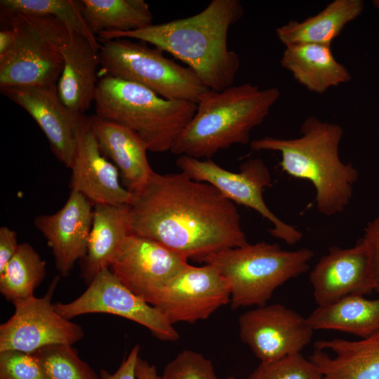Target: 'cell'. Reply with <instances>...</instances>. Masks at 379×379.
<instances>
[{
  "label": "cell",
  "instance_id": "cell-11",
  "mask_svg": "<svg viewBox=\"0 0 379 379\" xmlns=\"http://www.w3.org/2000/svg\"><path fill=\"white\" fill-rule=\"evenodd\" d=\"M87 286L75 300L55 303L58 313L70 320L92 313L117 315L145 326L161 340L179 339L178 331L162 313L127 288L109 269L98 274Z\"/></svg>",
  "mask_w": 379,
  "mask_h": 379
},
{
  "label": "cell",
  "instance_id": "cell-32",
  "mask_svg": "<svg viewBox=\"0 0 379 379\" xmlns=\"http://www.w3.org/2000/svg\"><path fill=\"white\" fill-rule=\"evenodd\" d=\"M0 379H45L33 354L0 352Z\"/></svg>",
  "mask_w": 379,
  "mask_h": 379
},
{
  "label": "cell",
  "instance_id": "cell-26",
  "mask_svg": "<svg viewBox=\"0 0 379 379\" xmlns=\"http://www.w3.org/2000/svg\"><path fill=\"white\" fill-rule=\"evenodd\" d=\"M83 15L92 32H126L152 24L149 6L143 0H81Z\"/></svg>",
  "mask_w": 379,
  "mask_h": 379
},
{
  "label": "cell",
  "instance_id": "cell-10",
  "mask_svg": "<svg viewBox=\"0 0 379 379\" xmlns=\"http://www.w3.org/2000/svg\"><path fill=\"white\" fill-rule=\"evenodd\" d=\"M59 277H55L46 293L13 302L14 312L0 325V352L32 354L51 345H71L83 338L82 327L62 317L52 303Z\"/></svg>",
  "mask_w": 379,
  "mask_h": 379
},
{
  "label": "cell",
  "instance_id": "cell-23",
  "mask_svg": "<svg viewBox=\"0 0 379 379\" xmlns=\"http://www.w3.org/2000/svg\"><path fill=\"white\" fill-rule=\"evenodd\" d=\"M280 65L291 72L297 82L317 94L352 79L349 70L334 58L331 46L314 44L286 46Z\"/></svg>",
  "mask_w": 379,
  "mask_h": 379
},
{
  "label": "cell",
  "instance_id": "cell-28",
  "mask_svg": "<svg viewBox=\"0 0 379 379\" xmlns=\"http://www.w3.org/2000/svg\"><path fill=\"white\" fill-rule=\"evenodd\" d=\"M0 5L1 12L53 16L70 32L86 38L97 51H100L101 44L86 22L79 1L1 0Z\"/></svg>",
  "mask_w": 379,
  "mask_h": 379
},
{
  "label": "cell",
  "instance_id": "cell-4",
  "mask_svg": "<svg viewBox=\"0 0 379 379\" xmlns=\"http://www.w3.org/2000/svg\"><path fill=\"white\" fill-rule=\"evenodd\" d=\"M280 95L277 87L260 88L250 83L208 89L170 151L208 159L233 145L250 144L251 131L264 121Z\"/></svg>",
  "mask_w": 379,
  "mask_h": 379
},
{
  "label": "cell",
  "instance_id": "cell-16",
  "mask_svg": "<svg viewBox=\"0 0 379 379\" xmlns=\"http://www.w3.org/2000/svg\"><path fill=\"white\" fill-rule=\"evenodd\" d=\"M314 298L318 306L350 295H365L375 291L371 255L360 239L350 248H329L310 273Z\"/></svg>",
  "mask_w": 379,
  "mask_h": 379
},
{
  "label": "cell",
  "instance_id": "cell-9",
  "mask_svg": "<svg viewBox=\"0 0 379 379\" xmlns=\"http://www.w3.org/2000/svg\"><path fill=\"white\" fill-rule=\"evenodd\" d=\"M176 165L191 179L210 184L233 203L252 208L268 220L272 224L269 232L274 237L289 245L301 240L302 232L279 218L265 202L263 191L270 185L271 176L262 159L244 161L239 172L227 171L210 159L202 161L186 155L179 156Z\"/></svg>",
  "mask_w": 379,
  "mask_h": 379
},
{
  "label": "cell",
  "instance_id": "cell-29",
  "mask_svg": "<svg viewBox=\"0 0 379 379\" xmlns=\"http://www.w3.org/2000/svg\"><path fill=\"white\" fill-rule=\"evenodd\" d=\"M45 379H100L71 345H51L32 353Z\"/></svg>",
  "mask_w": 379,
  "mask_h": 379
},
{
  "label": "cell",
  "instance_id": "cell-39",
  "mask_svg": "<svg viewBox=\"0 0 379 379\" xmlns=\"http://www.w3.org/2000/svg\"><path fill=\"white\" fill-rule=\"evenodd\" d=\"M225 379H237V378L233 375H230V376H227Z\"/></svg>",
  "mask_w": 379,
  "mask_h": 379
},
{
  "label": "cell",
  "instance_id": "cell-30",
  "mask_svg": "<svg viewBox=\"0 0 379 379\" xmlns=\"http://www.w3.org/2000/svg\"><path fill=\"white\" fill-rule=\"evenodd\" d=\"M247 379H321V375L310 359L298 353L260 362Z\"/></svg>",
  "mask_w": 379,
  "mask_h": 379
},
{
  "label": "cell",
  "instance_id": "cell-14",
  "mask_svg": "<svg viewBox=\"0 0 379 379\" xmlns=\"http://www.w3.org/2000/svg\"><path fill=\"white\" fill-rule=\"evenodd\" d=\"M229 302V285L215 267L188 263L170 281L152 306L173 325L207 319Z\"/></svg>",
  "mask_w": 379,
  "mask_h": 379
},
{
  "label": "cell",
  "instance_id": "cell-31",
  "mask_svg": "<svg viewBox=\"0 0 379 379\" xmlns=\"http://www.w3.org/2000/svg\"><path fill=\"white\" fill-rule=\"evenodd\" d=\"M161 379H218L212 361L202 354L184 350L164 367Z\"/></svg>",
  "mask_w": 379,
  "mask_h": 379
},
{
  "label": "cell",
  "instance_id": "cell-17",
  "mask_svg": "<svg viewBox=\"0 0 379 379\" xmlns=\"http://www.w3.org/2000/svg\"><path fill=\"white\" fill-rule=\"evenodd\" d=\"M0 90L30 114L45 134L53 154L70 168L76 148L77 114L61 101L57 85L15 86Z\"/></svg>",
  "mask_w": 379,
  "mask_h": 379
},
{
  "label": "cell",
  "instance_id": "cell-35",
  "mask_svg": "<svg viewBox=\"0 0 379 379\" xmlns=\"http://www.w3.org/2000/svg\"><path fill=\"white\" fill-rule=\"evenodd\" d=\"M16 232L11 228L0 227V273L13 257L18 248Z\"/></svg>",
  "mask_w": 379,
  "mask_h": 379
},
{
  "label": "cell",
  "instance_id": "cell-37",
  "mask_svg": "<svg viewBox=\"0 0 379 379\" xmlns=\"http://www.w3.org/2000/svg\"><path fill=\"white\" fill-rule=\"evenodd\" d=\"M15 41V34L9 27H4L0 32V58L6 55L12 48Z\"/></svg>",
  "mask_w": 379,
  "mask_h": 379
},
{
  "label": "cell",
  "instance_id": "cell-2",
  "mask_svg": "<svg viewBox=\"0 0 379 379\" xmlns=\"http://www.w3.org/2000/svg\"><path fill=\"white\" fill-rule=\"evenodd\" d=\"M239 0H213L192 16L126 32H102L100 43L131 38L149 43L185 62L209 89L233 85L240 67L238 55L229 49L230 27L244 15Z\"/></svg>",
  "mask_w": 379,
  "mask_h": 379
},
{
  "label": "cell",
  "instance_id": "cell-36",
  "mask_svg": "<svg viewBox=\"0 0 379 379\" xmlns=\"http://www.w3.org/2000/svg\"><path fill=\"white\" fill-rule=\"evenodd\" d=\"M136 379H161L154 365L139 357L135 366Z\"/></svg>",
  "mask_w": 379,
  "mask_h": 379
},
{
  "label": "cell",
  "instance_id": "cell-6",
  "mask_svg": "<svg viewBox=\"0 0 379 379\" xmlns=\"http://www.w3.org/2000/svg\"><path fill=\"white\" fill-rule=\"evenodd\" d=\"M314 255L309 248L287 251L261 241L219 251L201 262L215 267L227 281L235 310L266 305L277 288L308 270Z\"/></svg>",
  "mask_w": 379,
  "mask_h": 379
},
{
  "label": "cell",
  "instance_id": "cell-5",
  "mask_svg": "<svg viewBox=\"0 0 379 379\" xmlns=\"http://www.w3.org/2000/svg\"><path fill=\"white\" fill-rule=\"evenodd\" d=\"M95 115L134 132L154 152L170 151L193 118L197 103L164 98L138 84L109 76L99 78Z\"/></svg>",
  "mask_w": 379,
  "mask_h": 379
},
{
  "label": "cell",
  "instance_id": "cell-22",
  "mask_svg": "<svg viewBox=\"0 0 379 379\" xmlns=\"http://www.w3.org/2000/svg\"><path fill=\"white\" fill-rule=\"evenodd\" d=\"M129 234L128 204L93 206L86 253L79 261L81 274L87 285L110 268Z\"/></svg>",
  "mask_w": 379,
  "mask_h": 379
},
{
  "label": "cell",
  "instance_id": "cell-21",
  "mask_svg": "<svg viewBox=\"0 0 379 379\" xmlns=\"http://www.w3.org/2000/svg\"><path fill=\"white\" fill-rule=\"evenodd\" d=\"M61 54L64 66L57 83L59 97L72 113L84 114L94 102L100 78L99 51L72 32Z\"/></svg>",
  "mask_w": 379,
  "mask_h": 379
},
{
  "label": "cell",
  "instance_id": "cell-38",
  "mask_svg": "<svg viewBox=\"0 0 379 379\" xmlns=\"http://www.w3.org/2000/svg\"><path fill=\"white\" fill-rule=\"evenodd\" d=\"M373 4L376 9L379 10V0H374Z\"/></svg>",
  "mask_w": 379,
  "mask_h": 379
},
{
  "label": "cell",
  "instance_id": "cell-33",
  "mask_svg": "<svg viewBox=\"0 0 379 379\" xmlns=\"http://www.w3.org/2000/svg\"><path fill=\"white\" fill-rule=\"evenodd\" d=\"M361 239L368 249L375 279V291L379 293V215L367 223Z\"/></svg>",
  "mask_w": 379,
  "mask_h": 379
},
{
  "label": "cell",
  "instance_id": "cell-27",
  "mask_svg": "<svg viewBox=\"0 0 379 379\" xmlns=\"http://www.w3.org/2000/svg\"><path fill=\"white\" fill-rule=\"evenodd\" d=\"M46 277V262L28 243L18 248L0 273V293L12 303L34 295Z\"/></svg>",
  "mask_w": 379,
  "mask_h": 379
},
{
  "label": "cell",
  "instance_id": "cell-20",
  "mask_svg": "<svg viewBox=\"0 0 379 379\" xmlns=\"http://www.w3.org/2000/svg\"><path fill=\"white\" fill-rule=\"evenodd\" d=\"M88 119L101 152L117 168L125 187L138 192L154 172L143 141L131 130L95 114Z\"/></svg>",
  "mask_w": 379,
  "mask_h": 379
},
{
  "label": "cell",
  "instance_id": "cell-8",
  "mask_svg": "<svg viewBox=\"0 0 379 379\" xmlns=\"http://www.w3.org/2000/svg\"><path fill=\"white\" fill-rule=\"evenodd\" d=\"M100 44L99 77H117L138 84L164 98L195 103L209 89L190 68L167 58L157 47L121 38Z\"/></svg>",
  "mask_w": 379,
  "mask_h": 379
},
{
  "label": "cell",
  "instance_id": "cell-15",
  "mask_svg": "<svg viewBox=\"0 0 379 379\" xmlns=\"http://www.w3.org/2000/svg\"><path fill=\"white\" fill-rule=\"evenodd\" d=\"M70 187L93 205L129 204L133 193L122 186L119 172L101 152L88 117L77 114L76 148Z\"/></svg>",
  "mask_w": 379,
  "mask_h": 379
},
{
  "label": "cell",
  "instance_id": "cell-1",
  "mask_svg": "<svg viewBox=\"0 0 379 379\" xmlns=\"http://www.w3.org/2000/svg\"><path fill=\"white\" fill-rule=\"evenodd\" d=\"M130 233L200 261L248 243L234 204L182 172H153L128 204Z\"/></svg>",
  "mask_w": 379,
  "mask_h": 379
},
{
  "label": "cell",
  "instance_id": "cell-34",
  "mask_svg": "<svg viewBox=\"0 0 379 379\" xmlns=\"http://www.w3.org/2000/svg\"><path fill=\"white\" fill-rule=\"evenodd\" d=\"M139 353L140 346L135 345L114 373H109L102 370L100 372V379H136L135 366L140 357Z\"/></svg>",
  "mask_w": 379,
  "mask_h": 379
},
{
  "label": "cell",
  "instance_id": "cell-19",
  "mask_svg": "<svg viewBox=\"0 0 379 379\" xmlns=\"http://www.w3.org/2000/svg\"><path fill=\"white\" fill-rule=\"evenodd\" d=\"M310 360L321 379H379V332L352 341L318 340Z\"/></svg>",
  "mask_w": 379,
  "mask_h": 379
},
{
  "label": "cell",
  "instance_id": "cell-24",
  "mask_svg": "<svg viewBox=\"0 0 379 379\" xmlns=\"http://www.w3.org/2000/svg\"><path fill=\"white\" fill-rule=\"evenodd\" d=\"M361 0H335L317 14L301 22L290 20L276 29V35L284 46L314 44L331 46L344 27L364 10Z\"/></svg>",
  "mask_w": 379,
  "mask_h": 379
},
{
  "label": "cell",
  "instance_id": "cell-18",
  "mask_svg": "<svg viewBox=\"0 0 379 379\" xmlns=\"http://www.w3.org/2000/svg\"><path fill=\"white\" fill-rule=\"evenodd\" d=\"M93 205L81 193L72 190L64 206L53 214L36 216L34 224L46 238L55 266L68 276L87 251L93 222Z\"/></svg>",
  "mask_w": 379,
  "mask_h": 379
},
{
  "label": "cell",
  "instance_id": "cell-25",
  "mask_svg": "<svg viewBox=\"0 0 379 379\" xmlns=\"http://www.w3.org/2000/svg\"><path fill=\"white\" fill-rule=\"evenodd\" d=\"M306 319L314 331L334 330L366 338L379 332V297L350 295L318 306Z\"/></svg>",
  "mask_w": 379,
  "mask_h": 379
},
{
  "label": "cell",
  "instance_id": "cell-3",
  "mask_svg": "<svg viewBox=\"0 0 379 379\" xmlns=\"http://www.w3.org/2000/svg\"><path fill=\"white\" fill-rule=\"evenodd\" d=\"M343 133L340 125L310 116L302 122L299 137L267 136L251 140L249 145L254 151L279 152L281 171L294 178L309 181L316 191L317 211L333 216L348 206L359 178L357 169L340 159Z\"/></svg>",
  "mask_w": 379,
  "mask_h": 379
},
{
  "label": "cell",
  "instance_id": "cell-13",
  "mask_svg": "<svg viewBox=\"0 0 379 379\" xmlns=\"http://www.w3.org/2000/svg\"><path fill=\"white\" fill-rule=\"evenodd\" d=\"M187 260L156 241L129 234L109 270L127 288L152 305Z\"/></svg>",
  "mask_w": 379,
  "mask_h": 379
},
{
  "label": "cell",
  "instance_id": "cell-12",
  "mask_svg": "<svg viewBox=\"0 0 379 379\" xmlns=\"http://www.w3.org/2000/svg\"><path fill=\"white\" fill-rule=\"evenodd\" d=\"M241 341L260 362L300 353L314 330L306 318L281 304L258 306L238 319Z\"/></svg>",
  "mask_w": 379,
  "mask_h": 379
},
{
  "label": "cell",
  "instance_id": "cell-7",
  "mask_svg": "<svg viewBox=\"0 0 379 379\" xmlns=\"http://www.w3.org/2000/svg\"><path fill=\"white\" fill-rule=\"evenodd\" d=\"M15 34L11 51L0 58V88L57 85L64 66L61 50L72 32L57 18L1 12Z\"/></svg>",
  "mask_w": 379,
  "mask_h": 379
}]
</instances>
